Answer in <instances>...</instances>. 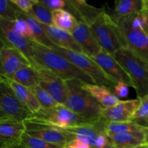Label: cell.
Wrapping results in <instances>:
<instances>
[{"instance_id": "f35d334b", "label": "cell", "mask_w": 148, "mask_h": 148, "mask_svg": "<svg viewBox=\"0 0 148 148\" xmlns=\"http://www.w3.org/2000/svg\"><path fill=\"white\" fill-rule=\"evenodd\" d=\"M134 122L138 123L139 124L142 126H144L145 127H148V118L146 119L143 120V121H134Z\"/></svg>"}, {"instance_id": "f546056e", "label": "cell", "mask_w": 148, "mask_h": 148, "mask_svg": "<svg viewBox=\"0 0 148 148\" xmlns=\"http://www.w3.org/2000/svg\"><path fill=\"white\" fill-rule=\"evenodd\" d=\"M35 96L37 98L38 101L41 106L43 108H52L57 106L59 103L56 102L54 98L43 88H42L40 85H37L36 87L30 88Z\"/></svg>"}, {"instance_id": "ab89813d", "label": "cell", "mask_w": 148, "mask_h": 148, "mask_svg": "<svg viewBox=\"0 0 148 148\" xmlns=\"http://www.w3.org/2000/svg\"><path fill=\"white\" fill-rule=\"evenodd\" d=\"M145 143L148 145V127H147L145 133Z\"/></svg>"}, {"instance_id": "ffe728a7", "label": "cell", "mask_w": 148, "mask_h": 148, "mask_svg": "<svg viewBox=\"0 0 148 148\" xmlns=\"http://www.w3.org/2000/svg\"><path fill=\"white\" fill-rule=\"evenodd\" d=\"M82 89L90 94L104 108L114 106L120 101L119 98L114 93L111 89L103 85L96 84L81 83Z\"/></svg>"}, {"instance_id": "83f0119b", "label": "cell", "mask_w": 148, "mask_h": 148, "mask_svg": "<svg viewBox=\"0 0 148 148\" xmlns=\"http://www.w3.org/2000/svg\"><path fill=\"white\" fill-rule=\"evenodd\" d=\"M52 12H53L40 4L39 0H38L36 4L33 6V9L28 13V14L33 17L35 20H37L40 24L53 25Z\"/></svg>"}, {"instance_id": "836d02e7", "label": "cell", "mask_w": 148, "mask_h": 148, "mask_svg": "<svg viewBox=\"0 0 148 148\" xmlns=\"http://www.w3.org/2000/svg\"><path fill=\"white\" fill-rule=\"evenodd\" d=\"M39 1L52 12L59 10H65L66 7V0H39Z\"/></svg>"}, {"instance_id": "1f68e13d", "label": "cell", "mask_w": 148, "mask_h": 148, "mask_svg": "<svg viewBox=\"0 0 148 148\" xmlns=\"http://www.w3.org/2000/svg\"><path fill=\"white\" fill-rule=\"evenodd\" d=\"M148 118V95L142 98L141 103L132 119V121H140Z\"/></svg>"}, {"instance_id": "74e56055", "label": "cell", "mask_w": 148, "mask_h": 148, "mask_svg": "<svg viewBox=\"0 0 148 148\" xmlns=\"http://www.w3.org/2000/svg\"><path fill=\"white\" fill-rule=\"evenodd\" d=\"M66 147L67 148H90L88 145H85V143H83L82 142H81L80 140H77V139H75L73 141L71 142Z\"/></svg>"}, {"instance_id": "ee69618b", "label": "cell", "mask_w": 148, "mask_h": 148, "mask_svg": "<svg viewBox=\"0 0 148 148\" xmlns=\"http://www.w3.org/2000/svg\"><path fill=\"white\" fill-rule=\"evenodd\" d=\"M147 16H148V13L147 12ZM147 31H148V25H147Z\"/></svg>"}, {"instance_id": "484cf974", "label": "cell", "mask_w": 148, "mask_h": 148, "mask_svg": "<svg viewBox=\"0 0 148 148\" xmlns=\"http://www.w3.org/2000/svg\"><path fill=\"white\" fill-rule=\"evenodd\" d=\"M53 25L72 33L77 23V20L66 10H59L52 12Z\"/></svg>"}, {"instance_id": "e575fe53", "label": "cell", "mask_w": 148, "mask_h": 148, "mask_svg": "<svg viewBox=\"0 0 148 148\" xmlns=\"http://www.w3.org/2000/svg\"><path fill=\"white\" fill-rule=\"evenodd\" d=\"M22 12L28 14L38 0H11Z\"/></svg>"}, {"instance_id": "9a60e30c", "label": "cell", "mask_w": 148, "mask_h": 148, "mask_svg": "<svg viewBox=\"0 0 148 148\" xmlns=\"http://www.w3.org/2000/svg\"><path fill=\"white\" fill-rule=\"evenodd\" d=\"M107 121L101 117L98 121L90 124L64 129L67 132L74 134L76 139L80 140L90 148H96V140L98 135L106 132Z\"/></svg>"}, {"instance_id": "6da1fadb", "label": "cell", "mask_w": 148, "mask_h": 148, "mask_svg": "<svg viewBox=\"0 0 148 148\" xmlns=\"http://www.w3.org/2000/svg\"><path fill=\"white\" fill-rule=\"evenodd\" d=\"M33 66L38 65L51 71L64 81L77 79L83 83L95 84L83 71L51 49L32 41Z\"/></svg>"}, {"instance_id": "7a4b0ae2", "label": "cell", "mask_w": 148, "mask_h": 148, "mask_svg": "<svg viewBox=\"0 0 148 148\" xmlns=\"http://www.w3.org/2000/svg\"><path fill=\"white\" fill-rule=\"evenodd\" d=\"M67 87V97L64 106L91 123L102 117L104 108L92 95L82 89V82L77 79L65 81Z\"/></svg>"}, {"instance_id": "f1b7e54d", "label": "cell", "mask_w": 148, "mask_h": 148, "mask_svg": "<svg viewBox=\"0 0 148 148\" xmlns=\"http://www.w3.org/2000/svg\"><path fill=\"white\" fill-rule=\"evenodd\" d=\"M22 11L11 0H0V19L10 22L19 18Z\"/></svg>"}, {"instance_id": "5b68a950", "label": "cell", "mask_w": 148, "mask_h": 148, "mask_svg": "<svg viewBox=\"0 0 148 148\" xmlns=\"http://www.w3.org/2000/svg\"><path fill=\"white\" fill-rule=\"evenodd\" d=\"M52 50L83 71L93 79L96 85L107 87L114 92V86L117 82L110 77L92 58L85 53L72 51L59 47L53 49Z\"/></svg>"}, {"instance_id": "30bf717a", "label": "cell", "mask_w": 148, "mask_h": 148, "mask_svg": "<svg viewBox=\"0 0 148 148\" xmlns=\"http://www.w3.org/2000/svg\"><path fill=\"white\" fill-rule=\"evenodd\" d=\"M38 72L39 85L47 91L56 102L64 105L67 97V87L66 82L51 71L35 65Z\"/></svg>"}, {"instance_id": "7c38bea8", "label": "cell", "mask_w": 148, "mask_h": 148, "mask_svg": "<svg viewBox=\"0 0 148 148\" xmlns=\"http://www.w3.org/2000/svg\"><path fill=\"white\" fill-rule=\"evenodd\" d=\"M1 38L7 40L12 46L21 52L33 66V46L31 40L26 38L14 29L12 22L0 19Z\"/></svg>"}, {"instance_id": "ba28073f", "label": "cell", "mask_w": 148, "mask_h": 148, "mask_svg": "<svg viewBox=\"0 0 148 148\" xmlns=\"http://www.w3.org/2000/svg\"><path fill=\"white\" fill-rule=\"evenodd\" d=\"M118 25L125 40L127 49L138 56L148 66V31L141 27H134L130 25L127 17H116L111 15Z\"/></svg>"}, {"instance_id": "9c48e42d", "label": "cell", "mask_w": 148, "mask_h": 148, "mask_svg": "<svg viewBox=\"0 0 148 148\" xmlns=\"http://www.w3.org/2000/svg\"><path fill=\"white\" fill-rule=\"evenodd\" d=\"M31 117L43 120L62 129H67L91 123L84 119L62 104H59L57 106L52 108H41L40 111L33 114Z\"/></svg>"}, {"instance_id": "44dd1931", "label": "cell", "mask_w": 148, "mask_h": 148, "mask_svg": "<svg viewBox=\"0 0 148 148\" xmlns=\"http://www.w3.org/2000/svg\"><path fill=\"white\" fill-rule=\"evenodd\" d=\"M113 148H133L145 144V133L108 132Z\"/></svg>"}, {"instance_id": "d590c367", "label": "cell", "mask_w": 148, "mask_h": 148, "mask_svg": "<svg viewBox=\"0 0 148 148\" xmlns=\"http://www.w3.org/2000/svg\"><path fill=\"white\" fill-rule=\"evenodd\" d=\"M130 85L123 82H118L114 88V93L119 98H125L130 94Z\"/></svg>"}, {"instance_id": "277c9868", "label": "cell", "mask_w": 148, "mask_h": 148, "mask_svg": "<svg viewBox=\"0 0 148 148\" xmlns=\"http://www.w3.org/2000/svg\"><path fill=\"white\" fill-rule=\"evenodd\" d=\"M130 75L134 83L137 98L148 95V66L127 48L118 51L114 55Z\"/></svg>"}, {"instance_id": "3957f363", "label": "cell", "mask_w": 148, "mask_h": 148, "mask_svg": "<svg viewBox=\"0 0 148 148\" xmlns=\"http://www.w3.org/2000/svg\"><path fill=\"white\" fill-rule=\"evenodd\" d=\"M90 28L101 48L112 56L127 48L118 25L106 11L98 16Z\"/></svg>"}, {"instance_id": "4fadbf2b", "label": "cell", "mask_w": 148, "mask_h": 148, "mask_svg": "<svg viewBox=\"0 0 148 148\" xmlns=\"http://www.w3.org/2000/svg\"><path fill=\"white\" fill-rule=\"evenodd\" d=\"M142 98L120 101L118 103L108 108H104L102 117L108 122H130L138 109Z\"/></svg>"}, {"instance_id": "8fae6325", "label": "cell", "mask_w": 148, "mask_h": 148, "mask_svg": "<svg viewBox=\"0 0 148 148\" xmlns=\"http://www.w3.org/2000/svg\"><path fill=\"white\" fill-rule=\"evenodd\" d=\"M1 42L0 72L1 76L8 77L22 66L32 65L30 61L21 52L12 46L7 40L1 38Z\"/></svg>"}, {"instance_id": "d6a6232c", "label": "cell", "mask_w": 148, "mask_h": 148, "mask_svg": "<svg viewBox=\"0 0 148 148\" xmlns=\"http://www.w3.org/2000/svg\"><path fill=\"white\" fill-rule=\"evenodd\" d=\"M12 23L14 29H15L18 33H20V34L23 35V36H24V37H25L26 38L33 41V34H32V32L30 31L28 25H27L26 22L23 19H17L15 21L12 22Z\"/></svg>"}, {"instance_id": "e0dca14e", "label": "cell", "mask_w": 148, "mask_h": 148, "mask_svg": "<svg viewBox=\"0 0 148 148\" xmlns=\"http://www.w3.org/2000/svg\"><path fill=\"white\" fill-rule=\"evenodd\" d=\"M25 131L23 123L12 120H0V148L22 144V139Z\"/></svg>"}, {"instance_id": "603a6c76", "label": "cell", "mask_w": 148, "mask_h": 148, "mask_svg": "<svg viewBox=\"0 0 148 148\" xmlns=\"http://www.w3.org/2000/svg\"><path fill=\"white\" fill-rule=\"evenodd\" d=\"M5 77L14 80V82L28 88H32L39 85L38 72L36 67L32 65L22 66L15 72Z\"/></svg>"}, {"instance_id": "8992f818", "label": "cell", "mask_w": 148, "mask_h": 148, "mask_svg": "<svg viewBox=\"0 0 148 148\" xmlns=\"http://www.w3.org/2000/svg\"><path fill=\"white\" fill-rule=\"evenodd\" d=\"M0 120L23 123L33 116V113L18 99L3 76H0Z\"/></svg>"}, {"instance_id": "7bdbcfd3", "label": "cell", "mask_w": 148, "mask_h": 148, "mask_svg": "<svg viewBox=\"0 0 148 148\" xmlns=\"http://www.w3.org/2000/svg\"><path fill=\"white\" fill-rule=\"evenodd\" d=\"M133 148H148V145L146 144H144V145H142L137 146V147H133Z\"/></svg>"}, {"instance_id": "cb8c5ba5", "label": "cell", "mask_w": 148, "mask_h": 148, "mask_svg": "<svg viewBox=\"0 0 148 148\" xmlns=\"http://www.w3.org/2000/svg\"><path fill=\"white\" fill-rule=\"evenodd\" d=\"M19 18L23 19L26 22L33 36V41L36 42L42 46L49 48V49H53L56 48V46L51 41L46 33H45L41 24L39 23L37 20H35L28 14L23 12H22L21 14H20Z\"/></svg>"}, {"instance_id": "52a82bcc", "label": "cell", "mask_w": 148, "mask_h": 148, "mask_svg": "<svg viewBox=\"0 0 148 148\" xmlns=\"http://www.w3.org/2000/svg\"><path fill=\"white\" fill-rule=\"evenodd\" d=\"M25 133L31 137L41 139L51 144L66 147L71 142L76 139L74 134L65 131L49 122L30 117L23 122Z\"/></svg>"}, {"instance_id": "4316f807", "label": "cell", "mask_w": 148, "mask_h": 148, "mask_svg": "<svg viewBox=\"0 0 148 148\" xmlns=\"http://www.w3.org/2000/svg\"><path fill=\"white\" fill-rule=\"evenodd\" d=\"M147 127L139 124L134 121L130 122H108L106 125V132H131L145 133Z\"/></svg>"}, {"instance_id": "8d00e7d4", "label": "cell", "mask_w": 148, "mask_h": 148, "mask_svg": "<svg viewBox=\"0 0 148 148\" xmlns=\"http://www.w3.org/2000/svg\"><path fill=\"white\" fill-rule=\"evenodd\" d=\"M96 148H113L106 132H102L98 135L96 140Z\"/></svg>"}, {"instance_id": "7402d4cb", "label": "cell", "mask_w": 148, "mask_h": 148, "mask_svg": "<svg viewBox=\"0 0 148 148\" xmlns=\"http://www.w3.org/2000/svg\"><path fill=\"white\" fill-rule=\"evenodd\" d=\"M4 77L5 78L10 87L12 88L18 99L24 105H25L33 114L40 111V109L41 108V106L40 105L36 97L35 96V95L33 93L30 88H27L23 85H20V84L14 82V80L8 79L5 77Z\"/></svg>"}, {"instance_id": "60d3db41", "label": "cell", "mask_w": 148, "mask_h": 148, "mask_svg": "<svg viewBox=\"0 0 148 148\" xmlns=\"http://www.w3.org/2000/svg\"><path fill=\"white\" fill-rule=\"evenodd\" d=\"M144 10L148 13V0H144Z\"/></svg>"}, {"instance_id": "4dcf8cb0", "label": "cell", "mask_w": 148, "mask_h": 148, "mask_svg": "<svg viewBox=\"0 0 148 148\" xmlns=\"http://www.w3.org/2000/svg\"><path fill=\"white\" fill-rule=\"evenodd\" d=\"M22 144L27 148H64V147L51 144L37 137H31L25 133L22 139Z\"/></svg>"}, {"instance_id": "5bb4252c", "label": "cell", "mask_w": 148, "mask_h": 148, "mask_svg": "<svg viewBox=\"0 0 148 148\" xmlns=\"http://www.w3.org/2000/svg\"><path fill=\"white\" fill-rule=\"evenodd\" d=\"M92 59L117 82H123L134 88V83L130 75L114 56L103 49L97 56Z\"/></svg>"}, {"instance_id": "2e32d148", "label": "cell", "mask_w": 148, "mask_h": 148, "mask_svg": "<svg viewBox=\"0 0 148 148\" xmlns=\"http://www.w3.org/2000/svg\"><path fill=\"white\" fill-rule=\"evenodd\" d=\"M71 33L87 56L93 58L103 50L90 27L85 23L77 21L76 26Z\"/></svg>"}, {"instance_id": "b9f144b4", "label": "cell", "mask_w": 148, "mask_h": 148, "mask_svg": "<svg viewBox=\"0 0 148 148\" xmlns=\"http://www.w3.org/2000/svg\"><path fill=\"white\" fill-rule=\"evenodd\" d=\"M6 148H27L25 145H23V144H20L19 145H15V146H12V147H6Z\"/></svg>"}, {"instance_id": "d4e9b609", "label": "cell", "mask_w": 148, "mask_h": 148, "mask_svg": "<svg viewBox=\"0 0 148 148\" xmlns=\"http://www.w3.org/2000/svg\"><path fill=\"white\" fill-rule=\"evenodd\" d=\"M144 10V0H120L115 1L114 12L111 15L116 17H127L138 14Z\"/></svg>"}, {"instance_id": "f6af8a7d", "label": "cell", "mask_w": 148, "mask_h": 148, "mask_svg": "<svg viewBox=\"0 0 148 148\" xmlns=\"http://www.w3.org/2000/svg\"><path fill=\"white\" fill-rule=\"evenodd\" d=\"M64 148H67V147H64Z\"/></svg>"}, {"instance_id": "ac0fdd59", "label": "cell", "mask_w": 148, "mask_h": 148, "mask_svg": "<svg viewBox=\"0 0 148 148\" xmlns=\"http://www.w3.org/2000/svg\"><path fill=\"white\" fill-rule=\"evenodd\" d=\"M65 10L69 12L77 21L82 22L89 27L98 16L105 11L103 7L97 8L88 4L84 0H66Z\"/></svg>"}, {"instance_id": "d6986e66", "label": "cell", "mask_w": 148, "mask_h": 148, "mask_svg": "<svg viewBox=\"0 0 148 148\" xmlns=\"http://www.w3.org/2000/svg\"><path fill=\"white\" fill-rule=\"evenodd\" d=\"M41 26L51 41L56 47L85 53L83 49L77 43L71 33L59 28L54 25L41 24Z\"/></svg>"}]
</instances>
